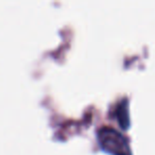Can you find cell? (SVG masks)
Instances as JSON below:
<instances>
[{"instance_id":"cell-1","label":"cell","mask_w":155,"mask_h":155,"mask_svg":"<svg viewBox=\"0 0 155 155\" xmlns=\"http://www.w3.org/2000/svg\"><path fill=\"white\" fill-rule=\"evenodd\" d=\"M98 140L104 151L112 155H132L127 138L112 127H102L98 131Z\"/></svg>"},{"instance_id":"cell-2","label":"cell","mask_w":155,"mask_h":155,"mask_svg":"<svg viewBox=\"0 0 155 155\" xmlns=\"http://www.w3.org/2000/svg\"><path fill=\"white\" fill-rule=\"evenodd\" d=\"M118 120L123 129H127L129 127V113H127V103L123 102L118 107Z\"/></svg>"}]
</instances>
